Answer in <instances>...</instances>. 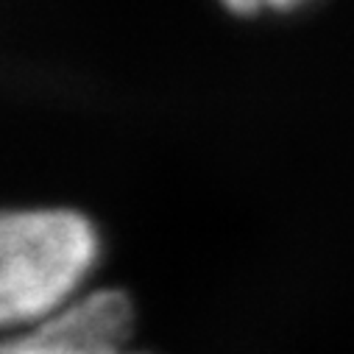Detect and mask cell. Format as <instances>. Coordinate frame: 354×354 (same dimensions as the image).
Instances as JSON below:
<instances>
[{
  "mask_svg": "<svg viewBox=\"0 0 354 354\" xmlns=\"http://www.w3.org/2000/svg\"><path fill=\"white\" fill-rule=\"evenodd\" d=\"M95 254V229L78 212H0V326L50 315L93 268Z\"/></svg>",
  "mask_w": 354,
  "mask_h": 354,
  "instance_id": "6da1fadb",
  "label": "cell"
},
{
  "mask_svg": "<svg viewBox=\"0 0 354 354\" xmlns=\"http://www.w3.org/2000/svg\"><path fill=\"white\" fill-rule=\"evenodd\" d=\"M131 324L134 310L129 296L101 290L50 315L39 329L0 343V354H78L93 346L123 343Z\"/></svg>",
  "mask_w": 354,
  "mask_h": 354,
  "instance_id": "7a4b0ae2",
  "label": "cell"
},
{
  "mask_svg": "<svg viewBox=\"0 0 354 354\" xmlns=\"http://www.w3.org/2000/svg\"><path fill=\"white\" fill-rule=\"evenodd\" d=\"M223 3L237 15H251V12L262 9V6H268V0H223Z\"/></svg>",
  "mask_w": 354,
  "mask_h": 354,
  "instance_id": "3957f363",
  "label": "cell"
},
{
  "mask_svg": "<svg viewBox=\"0 0 354 354\" xmlns=\"http://www.w3.org/2000/svg\"><path fill=\"white\" fill-rule=\"evenodd\" d=\"M120 343H106V346H93V348H84V351H78V354H123L120 348H118Z\"/></svg>",
  "mask_w": 354,
  "mask_h": 354,
  "instance_id": "277c9868",
  "label": "cell"
},
{
  "mask_svg": "<svg viewBox=\"0 0 354 354\" xmlns=\"http://www.w3.org/2000/svg\"><path fill=\"white\" fill-rule=\"evenodd\" d=\"M299 3H304V0H268V6H274V9H290Z\"/></svg>",
  "mask_w": 354,
  "mask_h": 354,
  "instance_id": "5b68a950",
  "label": "cell"
}]
</instances>
